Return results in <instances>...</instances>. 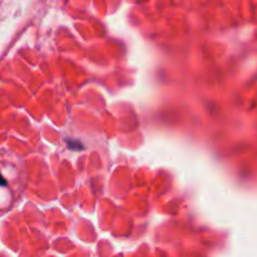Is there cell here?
<instances>
[{
  "instance_id": "1",
  "label": "cell",
  "mask_w": 257,
  "mask_h": 257,
  "mask_svg": "<svg viewBox=\"0 0 257 257\" xmlns=\"http://www.w3.org/2000/svg\"><path fill=\"white\" fill-rule=\"evenodd\" d=\"M0 186H7V181H5V178L3 177L2 173H0Z\"/></svg>"
}]
</instances>
